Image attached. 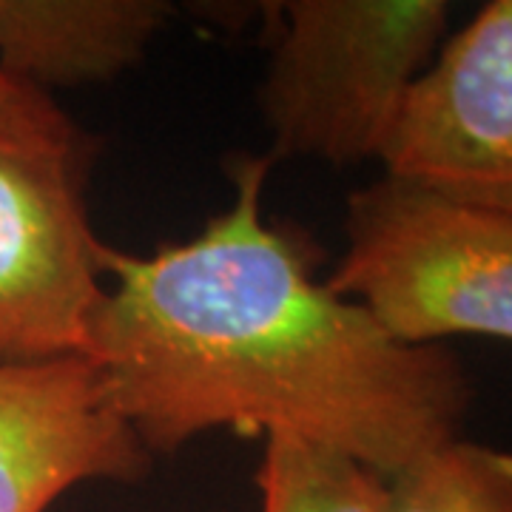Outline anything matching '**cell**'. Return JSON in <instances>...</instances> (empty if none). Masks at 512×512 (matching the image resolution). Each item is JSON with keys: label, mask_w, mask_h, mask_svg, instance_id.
Instances as JSON below:
<instances>
[{"label": "cell", "mask_w": 512, "mask_h": 512, "mask_svg": "<svg viewBox=\"0 0 512 512\" xmlns=\"http://www.w3.org/2000/svg\"><path fill=\"white\" fill-rule=\"evenodd\" d=\"M271 163L239 157L237 200L197 237L103 248L114 285L86 359L151 456L208 430L293 433L393 478L458 439L473 384L450 350L393 339L316 279L308 237L265 220Z\"/></svg>", "instance_id": "cell-1"}, {"label": "cell", "mask_w": 512, "mask_h": 512, "mask_svg": "<svg viewBox=\"0 0 512 512\" xmlns=\"http://www.w3.org/2000/svg\"><path fill=\"white\" fill-rule=\"evenodd\" d=\"M94 157L46 92L0 111V365L86 356L106 291L86 208Z\"/></svg>", "instance_id": "cell-2"}, {"label": "cell", "mask_w": 512, "mask_h": 512, "mask_svg": "<svg viewBox=\"0 0 512 512\" xmlns=\"http://www.w3.org/2000/svg\"><path fill=\"white\" fill-rule=\"evenodd\" d=\"M262 86L276 157L379 160L410 86L439 49L444 0H291Z\"/></svg>", "instance_id": "cell-3"}, {"label": "cell", "mask_w": 512, "mask_h": 512, "mask_svg": "<svg viewBox=\"0 0 512 512\" xmlns=\"http://www.w3.org/2000/svg\"><path fill=\"white\" fill-rule=\"evenodd\" d=\"M345 237L348 248L325 282L393 339L512 342V214L382 177L350 194Z\"/></svg>", "instance_id": "cell-4"}, {"label": "cell", "mask_w": 512, "mask_h": 512, "mask_svg": "<svg viewBox=\"0 0 512 512\" xmlns=\"http://www.w3.org/2000/svg\"><path fill=\"white\" fill-rule=\"evenodd\" d=\"M384 177L512 214V0L481 6L404 97Z\"/></svg>", "instance_id": "cell-5"}, {"label": "cell", "mask_w": 512, "mask_h": 512, "mask_svg": "<svg viewBox=\"0 0 512 512\" xmlns=\"http://www.w3.org/2000/svg\"><path fill=\"white\" fill-rule=\"evenodd\" d=\"M151 464L86 356L0 365V512H46L86 481L137 484Z\"/></svg>", "instance_id": "cell-6"}, {"label": "cell", "mask_w": 512, "mask_h": 512, "mask_svg": "<svg viewBox=\"0 0 512 512\" xmlns=\"http://www.w3.org/2000/svg\"><path fill=\"white\" fill-rule=\"evenodd\" d=\"M171 6L160 0H0V66L37 92L134 69Z\"/></svg>", "instance_id": "cell-7"}, {"label": "cell", "mask_w": 512, "mask_h": 512, "mask_svg": "<svg viewBox=\"0 0 512 512\" xmlns=\"http://www.w3.org/2000/svg\"><path fill=\"white\" fill-rule=\"evenodd\" d=\"M256 487L259 512H384L387 507V478L293 433L265 436Z\"/></svg>", "instance_id": "cell-8"}, {"label": "cell", "mask_w": 512, "mask_h": 512, "mask_svg": "<svg viewBox=\"0 0 512 512\" xmlns=\"http://www.w3.org/2000/svg\"><path fill=\"white\" fill-rule=\"evenodd\" d=\"M384 512H512V450L450 441L387 478Z\"/></svg>", "instance_id": "cell-9"}, {"label": "cell", "mask_w": 512, "mask_h": 512, "mask_svg": "<svg viewBox=\"0 0 512 512\" xmlns=\"http://www.w3.org/2000/svg\"><path fill=\"white\" fill-rule=\"evenodd\" d=\"M32 92H37V89H32V86H26V83L15 80L12 74L0 66V111L9 109V106H18L20 100H26Z\"/></svg>", "instance_id": "cell-10"}]
</instances>
